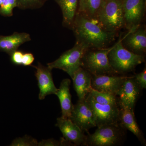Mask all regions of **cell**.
Wrapping results in <instances>:
<instances>
[{
	"mask_svg": "<svg viewBox=\"0 0 146 146\" xmlns=\"http://www.w3.org/2000/svg\"><path fill=\"white\" fill-rule=\"evenodd\" d=\"M24 53L20 51L16 50L11 55V59L12 63L17 65H22Z\"/></svg>",
	"mask_w": 146,
	"mask_h": 146,
	"instance_id": "obj_27",
	"label": "cell"
},
{
	"mask_svg": "<svg viewBox=\"0 0 146 146\" xmlns=\"http://www.w3.org/2000/svg\"><path fill=\"white\" fill-rule=\"evenodd\" d=\"M33 67L36 70L35 76L39 89V99L44 100L46 96L51 94L55 95L58 89L54 83L52 70L40 63H38L37 66Z\"/></svg>",
	"mask_w": 146,
	"mask_h": 146,
	"instance_id": "obj_14",
	"label": "cell"
},
{
	"mask_svg": "<svg viewBox=\"0 0 146 146\" xmlns=\"http://www.w3.org/2000/svg\"><path fill=\"white\" fill-rule=\"evenodd\" d=\"M142 90L146 88V69L144 68L142 72L133 76Z\"/></svg>",
	"mask_w": 146,
	"mask_h": 146,
	"instance_id": "obj_26",
	"label": "cell"
},
{
	"mask_svg": "<svg viewBox=\"0 0 146 146\" xmlns=\"http://www.w3.org/2000/svg\"><path fill=\"white\" fill-rule=\"evenodd\" d=\"M71 29L76 43L88 50L107 48L118 36V33L106 31L96 22L77 13Z\"/></svg>",
	"mask_w": 146,
	"mask_h": 146,
	"instance_id": "obj_1",
	"label": "cell"
},
{
	"mask_svg": "<svg viewBox=\"0 0 146 146\" xmlns=\"http://www.w3.org/2000/svg\"><path fill=\"white\" fill-rule=\"evenodd\" d=\"M112 46L87 50L82 60V67L92 76L118 74L110 64L108 56Z\"/></svg>",
	"mask_w": 146,
	"mask_h": 146,
	"instance_id": "obj_5",
	"label": "cell"
},
{
	"mask_svg": "<svg viewBox=\"0 0 146 146\" xmlns=\"http://www.w3.org/2000/svg\"><path fill=\"white\" fill-rule=\"evenodd\" d=\"M47 0H16L17 7L22 9L39 8Z\"/></svg>",
	"mask_w": 146,
	"mask_h": 146,
	"instance_id": "obj_22",
	"label": "cell"
},
{
	"mask_svg": "<svg viewBox=\"0 0 146 146\" xmlns=\"http://www.w3.org/2000/svg\"><path fill=\"white\" fill-rule=\"evenodd\" d=\"M96 22L106 31L117 33L124 28L121 0H104L96 17Z\"/></svg>",
	"mask_w": 146,
	"mask_h": 146,
	"instance_id": "obj_2",
	"label": "cell"
},
{
	"mask_svg": "<svg viewBox=\"0 0 146 146\" xmlns=\"http://www.w3.org/2000/svg\"><path fill=\"white\" fill-rule=\"evenodd\" d=\"M38 142L36 139L31 136L25 135L24 137L16 138L13 140L11 146H38Z\"/></svg>",
	"mask_w": 146,
	"mask_h": 146,
	"instance_id": "obj_24",
	"label": "cell"
},
{
	"mask_svg": "<svg viewBox=\"0 0 146 146\" xmlns=\"http://www.w3.org/2000/svg\"><path fill=\"white\" fill-rule=\"evenodd\" d=\"M34 57L33 54L31 53L24 54L23 56L22 65L25 66H30L34 61Z\"/></svg>",
	"mask_w": 146,
	"mask_h": 146,
	"instance_id": "obj_28",
	"label": "cell"
},
{
	"mask_svg": "<svg viewBox=\"0 0 146 146\" xmlns=\"http://www.w3.org/2000/svg\"><path fill=\"white\" fill-rule=\"evenodd\" d=\"M39 146H73L72 144L68 142L64 138H61L60 141H56L53 138L43 140L38 143Z\"/></svg>",
	"mask_w": 146,
	"mask_h": 146,
	"instance_id": "obj_25",
	"label": "cell"
},
{
	"mask_svg": "<svg viewBox=\"0 0 146 146\" xmlns=\"http://www.w3.org/2000/svg\"><path fill=\"white\" fill-rule=\"evenodd\" d=\"M104 0H79L77 13L96 22V17Z\"/></svg>",
	"mask_w": 146,
	"mask_h": 146,
	"instance_id": "obj_20",
	"label": "cell"
},
{
	"mask_svg": "<svg viewBox=\"0 0 146 146\" xmlns=\"http://www.w3.org/2000/svg\"><path fill=\"white\" fill-rule=\"evenodd\" d=\"M62 10L63 26L71 29L77 12L79 0H54Z\"/></svg>",
	"mask_w": 146,
	"mask_h": 146,
	"instance_id": "obj_19",
	"label": "cell"
},
{
	"mask_svg": "<svg viewBox=\"0 0 146 146\" xmlns=\"http://www.w3.org/2000/svg\"><path fill=\"white\" fill-rule=\"evenodd\" d=\"M71 80L69 79H63L60 83L55 95L60 101L62 116L64 119H70L73 105L72 102V96L70 92Z\"/></svg>",
	"mask_w": 146,
	"mask_h": 146,
	"instance_id": "obj_17",
	"label": "cell"
},
{
	"mask_svg": "<svg viewBox=\"0 0 146 146\" xmlns=\"http://www.w3.org/2000/svg\"><path fill=\"white\" fill-rule=\"evenodd\" d=\"M5 0H0V6L2 4V3Z\"/></svg>",
	"mask_w": 146,
	"mask_h": 146,
	"instance_id": "obj_29",
	"label": "cell"
},
{
	"mask_svg": "<svg viewBox=\"0 0 146 146\" xmlns=\"http://www.w3.org/2000/svg\"><path fill=\"white\" fill-rule=\"evenodd\" d=\"M86 100L94 114L96 126L119 123V106L100 104L96 102L89 94L86 96Z\"/></svg>",
	"mask_w": 146,
	"mask_h": 146,
	"instance_id": "obj_7",
	"label": "cell"
},
{
	"mask_svg": "<svg viewBox=\"0 0 146 146\" xmlns=\"http://www.w3.org/2000/svg\"><path fill=\"white\" fill-rule=\"evenodd\" d=\"M119 121L123 127L132 132L142 145H146V140L143 133L136 122L134 110L120 108Z\"/></svg>",
	"mask_w": 146,
	"mask_h": 146,
	"instance_id": "obj_16",
	"label": "cell"
},
{
	"mask_svg": "<svg viewBox=\"0 0 146 146\" xmlns=\"http://www.w3.org/2000/svg\"><path fill=\"white\" fill-rule=\"evenodd\" d=\"M92 78L91 73L82 67H80L74 74L72 79L78 100L85 99L92 89Z\"/></svg>",
	"mask_w": 146,
	"mask_h": 146,
	"instance_id": "obj_15",
	"label": "cell"
},
{
	"mask_svg": "<svg viewBox=\"0 0 146 146\" xmlns=\"http://www.w3.org/2000/svg\"><path fill=\"white\" fill-rule=\"evenodd\" d=\"M56 126L62 132L63 138L73 146H86V135L70 119H57Z\"/></svg>",
	"mask_w": 146,
	"mask_h": 146,
	"instance_id": "obj_12",
	"label": "cell"
},
{
	"mask_svg": "<svg viewBox=\"0 0 146 146\" xmlns=\"http://www.w3.org/2000/svg\"><path fill=\"white\" fill-rule=\"evenodd\" d=\"M94 99L102 104L119 106L117 96L112 94L99 92L92 89L89 93Z\"/></svg>",
	"mask_w": 146,
	"mask_h": 146,
	"instance_id": "obj_21",
	"label": "cell"
},
{
	"mask_svg": "<svg viewBox=\"0 0 146 146\" xmlns=\"http://www.w3.org/2000/svg\"><path fill=\"white\" fill-rule=\"evenodd\" d=\"M123 12L124 28L129 31L136 29L145 17L146 0H121Z\"/></svg>",
	"mask_w": 146,
	"mask_h": 146,
	"instance_id": "obj_8",
	"label": "cell"
},
{
	"mask_svg": "<svg viewBox=\"0 0 146 146\" xmlns=\"http://www.w3.org/2000/svg\"><path fill=\"white\" fill-rule=\"evenodd\" d=\"M141 90L133 76L127 77L117 94L120 108L134 110Z\"/></svg>",
	"mask_w": 146,
	"mask_h": 146,
	"instance_id": "obj_9",
	"label": "cell"
},
{
	"mask_svg": "<svg viewBox=\"0 0 146 146\" xmlns=\"http://www.w3.org/2000/svg\"><path fill=\"white\" fill-rule=\"evenodd\" d=\"M126 130L119 123L98 127L94 133H87L86 146L119 145L125 139Z\"/></svg>",
	"mask_w": 146,
	"mask_h": 146,
	"instance_id": "obj_4",
	"label": "cell"
},
{
	"mask_svg": "<svg viewBox=\"0 0 146 146\" xmlns=\"http://www.w3.org/2000/svg\"><path fill=\"white\" fill-rule=\"evenodd\" d=\"M88 50L82 45L76 43L74 47L63 53L56 60L48 63V67L51 70L53 69L62 70L72 78L76 71L82 67V57Z\"/></svg>",
	"mask_w": 146,
	"mask_h": 146,
	"instance_id": "obj_6",
	"label": "cell"
},
{
	"mask_svg": "<svg viewBox=\"0 0 146 146\" xmlns=\"http://www.w3.org/2000/svg\"><path fill=\"white\" fill-rule=\"evenodd\" d=\"M127 77L118 74L92 76L91 87L92 89L99 92L117 96Z\"/></svg>",
	"mask_w": 146,
	"mask_h": 146,
	"instance_id": "obj_11",
	"label": "cell"
},
{
	"mask_svg": "<svg viewBox=\"0 0 146 146\" xmlns=\"http://www.w3.org/2000/svg\"><path fill=\"white\" fill-rule=\"evenodd\" d=\"M70 119L84 133H88L89 129L96 127L94 114L86 98L78 100L73 105Z\"/></svg>",
	"mask_w": 146,
	"mask_h": 146,
	"instance_id": "obj_10",
	"label": "cell"
},
{
	"mask_svg": "<svg viewBox=\"0 0 146 146\" xmlns=\"http://www.w3.org/2000/svg\"><path fill=\"white\" fill-rule=\"evenodd\" d=\"M0 14L10 17L13 15V10L17 7L16 0H5L0 6Z\"/></svg>",
	"mask_w": 146,
	"mask_h": 146,
	"instance_id": "obj_23",
	"label": "cell"
},
{
	"mask_svg": "<svg viewBox=\"0 0 146 146\" xmlns=\"http://www.w3.org/2000/svg\"><path fill=\"white\" fill-rule=\"evenodd\" d=\"M125 48L136 54L145 55L146 52V30L140 26L136 29L129 31L121 40Z\"/></svg>",
	"mask_w": 146,
	"mask_h": 146,
	"instance_id": "obj_13",
	"label": "cell"
},
{
	"mask_svg": "<svg viewBox=\"0 0 146 146\" xmlns=\"http://www.w3.org/2000/svg\"><path fill=\"white\" fill-rule=\"evenodd\" d=\"M121 37L113 45L108 54V59L112 69L118 74H123L134 70L138 65L145 61V55L136 54L123 46Z\"/></svg>",
	"mask_w": 146,
	"mask_h": 146,
	"instance_id": "obj_3",
	"label": "cell"
},
{
	"mask_svg": "<svg viewBox=\"0 0 146 146\" xmlns=\"http://www.w3.org/2000/svg\"><path fill=\"white\" fill-rule=\"evenodd\" d=\"M30 35L25 33L15 32L9 36H0V51L11 55L18 47L31 41Z\"/></svg>",
	"mask_w": 146,
	"mask_h": 146,
	"instance_id": "obj_18",
	"label": "cell"
}]
</instances>
